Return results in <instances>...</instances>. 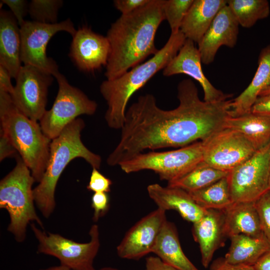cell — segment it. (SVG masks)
<instances>
[{"mask_svg":"<svg viewBox=\"0 0 270 270\" xmlns=\"http://www.w3.org/2000/svg\"><path fill=\"white\" fill-rule=\"evenodd\" d=\"M224 128L236 130L244 136L258 150L270 142V118L250 112L237 116H230Z\"/></svg>","mask_w":270,"mask_h":270,"instance_id":"obj_26","label":"cell"},{"mask_svg":"<svg viewBox=\"0 0 270 270\" xmlns=\"http://www.w3.org/2000/svg\"><path fill=\"white\" fill-rule=\"evenodd\" d=\"M228 172L214 168L202 161L182 177L168 182V186L187 192L196 191L226 176Z\"/></svg>","mask_w":270,"mask_h":270,"instance_id":"obj_27","label":"cell"},{"mask_svg":"<svg viewBox=\"0 0 270 270\" xmlns=\"http://www.w3.org/2000/svg\"><path fill=\"white\" fill-rule=\"evenodd\" d=\"M227 5L239 25L246 28L252 27L258 20L266 18L270 13L266 0H228Z\"/></svg>","mask_w":270,"mask_h":270,"instance_id":"obj_29","label":"cell"},{"mask_svg":"<svg viewBox=\"0 0 270 270\" xmlns=\"http://www.w3.org/2000/svg\"><path fill=\"white\" fill-rule=\"evenodd\" d=\"M0 130L8 138L28 168L35 182L46 170L52 140L40 123L26 116L16 106L10 94L0 90Z\"/></svg>","mask_w":270,"mask_h":270,"instance_id":"obj_5","label":"cell"},{"mask_svg":"<svg viewBox=\"0 0 270 270\" xmlns=\"http://www.w3.org/2000/svg\"><path fill=\"white\" fill-rule=\"evenodd\" d=\"M16 158L14 168L0 182V208L8 212V231L21 242L25 239L30 222L43 225L34 206L32 186L34 180L21 157L17 156Z\"/></svg>","mask_w":270,"mask_h":270,"instance_id":"obj_6","label":"cell"},{"mask_svg":"<svg viewBox=\"0 0 270 270\" xmlns=\"http://www.w3.org/2000/svg\"><path fill=\"white\" fill-rule=\"evenodd\" d=\"M230 239L229 250L224 258L230 264L253 266L270 250V244L264 234L254 237L239 234L231 236Z\"/></svg>","mask_w":270,"mask_h":270,"instance_id":"obj_25","label":"cell"},{"mask_svg":"<svg viewBox=\"0 0 270 270\" xmlns=\"http://www.w3.org/2000/svg\"><path fill=\"white\" fill-rule=\"evenodd\" d=\"M99 270H119L116 268H110V267H106L103 268Z\"/></svg>","mask_w":270,"mask_h":270,"instance_id":"obj_45","label":"cell"},{"mask_svg":"<svg viewBox=\"0 0 270 270\" xmlns=\"http://www.w3.org/2000/svg\"><path fill=\"white\" fill-rule=\"evenodd\" d=\"M12 78L8 70L0 65V90L6 92L10 94L13 92L14 86L12 84Z\"/></svg>","mask_w":270,"mask_h":270,"instance_id":"obj_41","label":"cell"},{"mask_svg":"<svg viewBox=\"0 0 270 270\" xmlns=\"http://www.w3.org/2000/svg\"><path fill=\"white\" fill-rule=\"evenodd\" d=\"M62 4L61 0H32L29 3L28 14L33 21L56 24Z\"/></svg>","mask_w":270,"mask_h":270,"instance_id":"obj_30","label":"cell"},{"mask_svg":"<svg viewBox=\"0 0 270 270\" xmlns=\"http://www.w3.org/2000/svg\"><path fill=\"white\" fill-rule=\"evenodd\" d=\"M62 31L72 36L76 30L70 18L56 24L25 20L20 26L21 60L24 65L35 66L54 77L59 72L58 67L47 56L46 47L51 38Z\"/></svg>","mask_w":270,"mask_h":270,"instance_id":"obj_11","label":"cell"},{"mask_svg":"<svg viewBox=\"0 0 270 270\" xmlns=\"http://www.w3.org/2000/svg\"><path fill=\"white\" fill-rule=\"evenodd\" d=\"M0 3L8 6L20 26L24 23L25 22L24 18L27 13H28L29 4L26 0H2Z\"/></svg>","mask_w":270,"mask_h":270,"instance_id":"obj_34","label":"cell"},{"mask_svg":"<svg viewBox=\"0 0 270 270\" xmlns=\"http://www.w3.org/2000/svg\"><path fill=\"white\" fill-rule=\"evenodd\" d=\"M178 106L170 110L158 106L152 94L140 96L126 110L118 144L107 163L119 165L142 153L170 147H184L202 141L224 128L230 116L232 100H202L193 81L184 79L178 86Z\"/></svg>","mask_w":270,"mask_h":270,"instance_id":"obj_1","label":"cell"},{"mask_svg":"<svg viewBox=\"0 0 270 270\" xmlns=\"http://www.w3.org/2000/svg\"><path fill=\"white\" fill-rule=\"evenodd\" d=\"M202 161L203 146L200 141L176 150L141 153L118 166L128 174L152 170L160 180L168 182L182 177Z\"/></svg>","mask_w":270,"mask_h":270,"instance_id":"obj_7","label":"cell"},{"mask_svg":"<svg viewBox=\"0 0 270 270\" xmlns=\"http://www.w3.org/2000/svg\"><path fill=\"white\" fill-rule=\"evenodd\" d=\"M202 142L204 161L226 172L240 165L256 150L242 133L227 128L216 132Z\"/></svg>","mask_w":270,"mask_h":270,"instance_id":"obj_12","label":"cell"},{"mask_svg":"<svg viewBox=\"0 0 270 270\" xmlns=\"http://www.w3.org/2000/svg\"><path fill=\"white\" fill-rule=\"evenodd\" d=\"M54 77L35 66H22L10 94L16 108L31 120L40 121L46 111L48 88Z\"/></svg>","mask_w":270,"mask_h":270,"instance_id":"obj_13","label":"cell"},{"mask_svg":"<svg viewBox=\"0 0 270 270\" xmlns=\"http://www.w3.org/2000/svg\"><path fill=\"white\" fill-rule=\"evenodd\" d=\"M152 252L180 270H198L182 250L174 224L167 220L159 233Z\"/></svg>","mask_w":270,"mask_h":270,"instance_id":"obj_24","label":"cell"},{"mask_svg":"<svg viewBox=\"0 0 270 270\" xmlns=\"http://www.w3.org/2000/svg\"><path fill=\"white\" fill-rule=\"evenodd\" d=\"M227 176L206 188L188 192L202 208L224 210L234 202Z\"/></svg>","mask_w":270,"mask_h":270,"instance_id":"obj_28","label":"cell"},{"mask_svg":"<svg viewBox=\"0 0 270 270\" xmlns=\"http://www.w3.org/2000/svg\"><path fill=\"white\" fill-rule=\"evenodd\" d=\"M31 228L39 243L38 252L56 257L61 265L72 270H95L93 262L100 246L96 224L92 226L89 232L90 239L86 243L76 242L58 234H46L34 224Z\"/></svg>","mask_w":270,"mask_h":270,"instance_id":"obj_9","label":"cell"},{"mask_svg":"<svg viewBox=\"0 0 270 270\" xmlns=\"http://www.w3.org/2000/svg\"><path fill=\"white\" fill-rule=\"evenodd\" d=\"M150 0H115L114 6L122 14H130L147 4Z\"/></svg>","mask_w":270,"mask_h":270,"instance_id":"obj_36","label":"cell"},{"mask_svg":"<svg viewBox=\"0 0 270 270\" xmlns=\"http://www.w3.org/2000/svg\"><path fill=\"white\" fill-rule=\"evenodd\" d=\"M234 202H256L268 190L270 142L227 176Z\"/></svg>","mask_w":270,"mask_h":270,"instance_id":"obj_10","label":"cell"},{"mask_svg":"<svg viewBox=\"0 0 270 270\" xmlns=\"http://www.w3.org/2000/svg\"><path fill=\"white\" fill-rule=\"evenodd\" d=\"M255 204L262 232L270 244V190L262 195Z\"/></svg>","mask_w":270,"mask_h":270,"instance_id":"obj_32","label":"cell"},{"mask_svg":"<svg viewBox=\"0 0 270 270\" xmlns=\"http://www.w3.org/2000/svg\"><path fill=\"white\" fill-rule=\"evenodd\" d=\"M40 270H72L66 266L60 264L59 266H52V267L48 268L46 269H42Z\"/></svg>","mask_w":270,"mask_h":270,"instance_id":"obj_43","label":"cell"},{"mask_svg":"<svg viewBox=\"0 0 270 270\" xmlns=\"http://www.w3.org/2000/svg\"><path fill=\"white\" fill-rule=\"evenodd\" d=\"M110 51L106 36L84 26L76 30L72 36L69 55L80 70L92 72L106 66Z\"/></svg>","mask_w":270,"mask_h":270,"instance_id":"obj_15","label":"cell"},{"mask_svg":"<svg viewBox=\"0 0 270 270\" xmlns=\"http://www.w3.org/2000/svg\"><path fill=\"white\" fill-rule=\"evenodd\" d=\"M164 0H150L146 5L122 14L111 24L106 38L110 47L106 66V80L119 77L159 50L154 44L156 31L165 20Z\"/></svg>","mask_w":270,"mask_h":270,"instance_id":"obj_2","label":"cell"},{"mask_svg":"<svg viewBox=\"0 0 270 270\" xmlns=\"http://www.w3.org/2000/svg\"><path fill=\"white\" fill-rule=\"evenodd\" d=\"M192 40L186 39L177 54L163 69L164 76L185 74L196 80L202 88L204 101L216 102L228 100L232 94H224L216 88L204 76L202 68L201 56Z\"/></svg>","mask_w":270,"mask_h":270,"instance_id":"obj_16","label":"cell"},{"mask_svg":"<svg viewBox=\"0 0 270 270\" xmlns=\"http://www.w3.org/2000/svg\"><path fill=\"white\" fill-rule=\"evenodd\" d=\"M227 0H194L180 30L186 39L198 44Z\"/></svg>","mask_w":270,"mask_h":270,"instance_id":"obj_21","label":"cell"},{"mask_svg":"<svg viewBox=\"0 0 270 270\" xmlns=\"http://www.w3.org/2000/svg\"><path fill=\"white\" fill-rule=\"evenodd\" d=\"M147 190L158 208L165 211L176 210L184 219L193 224L200 220L206 212V210L200 207L188 192L182 189L154 184L147 187Z\"/></svg>","mask_w":270,"mask_h":270,"instance_id":"obj_19","label":"cell"},{"mask_svg":"<svg viewBox=\"0 0 270 270\" xmlns=\"http://www.w3.org/2000/svg\"><path fill=\"white\" fill-rule=\"evenodd\" d=\"M109 205V198L106 192H94L92 198V206L94 213L93 220L97 221L98 218L107 211Z\"/></svg>","mask_w":270,"mask_h":270,"instance_id":"obj_35","label":"cell"},{"mask_svg":"<svg viewBox=\"0 0 270 270\" xmlns=\"http://www.w3.org/2000/svg\"><path fill=\"white\" fill-rule=\"evenodd\" d=\"M146 270H180L164 262L158 256H149L146 260Z\"/></svg>","mask_w":270,"mask_h":270,"instance_id":"obj_40","label":"cell"},{"mask_svg":"<svg viewBox=\"0 0 270 270\" xmlns=\"http://www.w3.org/2000/svg\"><path fill=\"white\" fill-rule=\"evenodd\" d=\"M270 95V86L263 90L260 94V96Z\"/></svg>","mask_w":270,"mask_h":270,"instance_id":"obj_44","label":"cell"},{"mask_svg":"<svg viewBox=\"0 0 270 270\" xmlns=\"http://www.w3.org/2000/svg\"><path fill=\"white\" fill-rule=\"evenodd\" d=\"M0 160L16 154L17 150L8 138L2 131H0Z\"/></svg>","mask_w":270,"mask_h":270,"instance_id":"obj_38","label":"cell"},{"mask_svg":"<svg viewBox=\"0 0 270 270\" xmlns=\"http://www.w3.org/2000/svg\"><path fill=\"white\" fill-rule=\"evenodd\" d=\"M270 86V45L260 51L258 67L248 86L236 98L232 100L230 114L237 116L250 112L260 92Z\"/></svg>","mask_w":270,"mask_h":270,"instance_id":"obj_23","label":"cell"},{"mask_svg":"<svg viewBox=\"0 0 270 270\" xmlns=\"http://www.w3.org/2000/svg\"><path fill=\"white\" fill-rule=\"evenodd\" d=\"M194 0H164L163 10L171 32L180 30L182 21Z\"/></svg>","mask_w":270,"mask_h":270,"instance_id":"obj_31","label":"cell"},{"mask_svg":"<svg viewBox=\"0 0 270 270\" xmlns=\"http://www.w3.org/2000/svg\"><path fill=\"white\" fill-rule=\"evenodd\" d=\"M54 78L58 84L56 96L52 108L46 110L39 121L42 132L51 140L58 136L78 116L92 115L98 108L95 101L70 84L62 74L59 72Z\"/></svg>","mask_w":270,"mask_h":270,"instance_id":"obj_8","label":"cell"},{"mask_svg":"<svg viewBox=\"0 0 270 270\" xmlns=\"http://www.w3.org/2000/svg\"><path fill=\"white\" fill-rule=\"evenodd\" d=\"M223 211L226 237L239 234L254 237L264 235L255 202H233Z\"/></svg>","mask_w":270,"mask_h":270,"instance_id":"obj_22","label":"cell"},{"mask_svg":"<svg viewBox=\"0 0 270 270\" xmlns=\"http://www.w3.org/2000/svg\"><path fill=\"white\" fill-rule=\"evenodd\" d=\"M111 180L101 174L97 168H92L87 188L94 192H108L110 190Z\"/></svg>","mask_w":270,"mask_h":270,"instance_id":"obj_33","label":"cell"},{"mask_svg":"<svg viewBox=\"0 0 270 270\" xmlns=\"http://www.w3.org/2000/svg\"><path fill=\"white\" fill-rule=\"evenodd\" d=\"M84 126V120L77 118L51 141L46 170L38 185L33 189L34 202L45 218H48L54 209L56 186L70 161L81 158L92 168L98 170L100 168L101 157L89 150L81 140L80 134Z\"/></svg>","mask_w":270,"mask_h":270,"instance_id":"obj_4","label":"cell"},{"mask_svg":"<svg viewBox=\"0 0 270 270\" xmlns=\"http://www.w3.org/2000/svg\"><path fill=\"white\" fill-rule=\"evenodd\" d=\"M238 26V20L226 4L218 13L198 44L202 63H212L220 46L232 48L236 45Z\"/></svg>","mask_w":270,"mask_h":270,"instance_id":"obj_17","label":"cell"},{"mask_svg":"<svg viewBox=\"0 0 270 270\" xmlns=\"http://www.w3.org/2000/svg\"><path fill=\"white\" fill-rule=\"evenodd\" d=\"M192 232L200 246L202 264L206 268L214 253L224 244L226 237L224 211L207 210L204 216L193 224Z\"/></svg>","mask_w":270,"mask_h":270,"instance_id":"obj_18","label":"cell"},{"mask_svg":"<svg viewBox=\"0 0 270 270\" xmlns=\"http://www.w3.org/2000/svg\"><path fill=\"white\" fill-rule=\"evenodd\" d=\"M186 39L180 30L171 32L164 46L150 58L117 78L102 82L100 92L108 104L104 118L110 128H122L125 120L126 106L132 96L168 65L177 54Z\"/></svg>","mask_w":270,"mask_h":270,"instance_id":"obj_3","label":"cell"},{"mask_svg":"<svg viewBox=\"0 0 270 270\" xmlns=\"http://www.w3.org/2000/svg\"><path fill=\"white\" fill-rule=\"evenodd\" d=\"M20 26L12 13L0 11V65L16 78L22 67Z\"/></svg>","mask_w":270,"mask_h":270,"instance_id":"obj_20","label":"cell"},{"mask_svg":"<svg viewBox=\"0 0 270 270\" xmlns=\"http://www.w3.org/2000/svg\"><path fill=\"white\" fill-rule=\"evenodd\" d=\"M268 190H270V182H269V187Z\"/></svg>","mask_w":270,"mask_h":270,"instance_id":"obj_46","label":"cell"},{"mask_svg":"<svg viewBox=\"0 0 270 270\" xmlns=\"http://www.w3.org/2000/svg\"><path fill=\"white\" fill-rule=\"evenodd\" d=\"M166 212L158 208L136 223L117 246L118 256L122 258L138 260L152 252L159 233L167 220Z\"/></svg>","mask_w":270,"mask_h":270,"instance_id":"obj_14","label":"cell"},{"mask_svg":"<svg viewBox=\"0 0 270 270\" xmlns=\"http://www.w3.org/2000/svg\"><path fill=\"white\" fill-rule=\"evenodd\" d=\"M211 270H255L253 266L232 264L226 263L223 258L215 260L211 266Z\"/></svg>","mask_w":270,"mask_h":270,"instance_id":"obj_39","label":"cell"},{"mask_svg":"<svg viewBox=\"0 0 270 270\" xmlns=\"http://www.w3.org/2000/svg\"><path fill=\"white\" fill-rule=\"evenodd\" d=\"M255 270H270V250L253 265Z\"/></svg>","mask_w":270,"mask_h":270,"instance_id":"obj_42","label":"cell"},{"mask_svg":"<svg viewBox=\"0 0 270 270\" xmlns=\"http://www.w3.org/2000/svg\"><path fill=\"white\" fill-rule=\"evenodd\" d=\"M250 112L270 118V95L258 96L252 106Z\"/></svg>","mask_w":270,"mask_h":270,"instance_id":"obj_37","label":"cell"}]
</instances>
